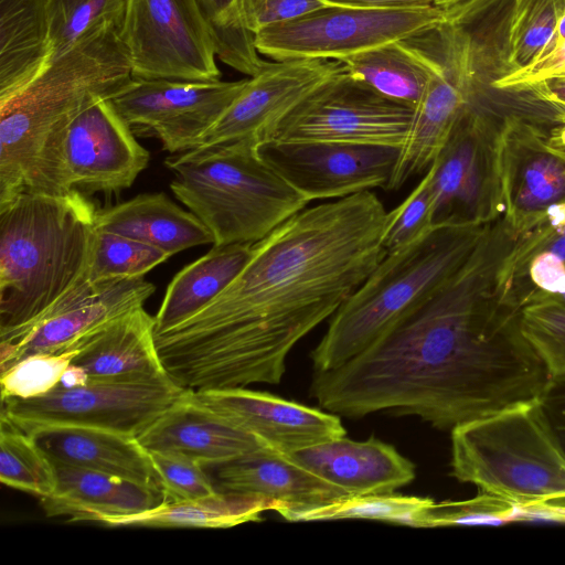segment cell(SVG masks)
<instances>
[{
	"label": "cell",
	"mask_w": 565,
	"mask_h": 565,
	"mask_svg": "<svg viewBox=\"0 0 565 565\" xmlns=\"http://www.w3.org/2000/svg\"><path fill=\"white\" fill-rule=\"evenodd\" d=\"M186 391L171 379H89L84 385L56 386L34 398H3L1 416L25 433L49 426H83L137 437Z\"/></svg>",
	"instance_id": "8fae6325"
},
{
	"label": "cell",
	"mask_w": 565,
	"mask_h": 565,
	"mask_svg": "<svg viewBox=\"0 0 565 565\" xmlns=\"http://www.w3.org/2000/svg\"><path fill=\"white\" fill-rule=\"evenodd\" d=\"M54 466L56 488L40 499L47 516L98 523L104 518L139 513L164 502L159 489L94 470Z\"/></svg>",
	"instance_id": "d4e9b609"
},
{
	"label": "cell",
	"mask_w": 565,
	"mask_h": 565,
	"mask_svg": "<svg viewBox=\"0 0 565 565\" xmlns=\"http://www.w3.org/2000/svg\"><path fill=\"white\" fill-rule=\"evenodd\" d=\"M431 499L393 493L339 497L320 504L281 505L276 512L289 522L372 520L414 526L418 512Z\"/></svg>",
	"instance_id": "1f68e13d"
},
{
	"label": "cell",
	"mask_w": 565,
	"mask_h": 565,
	"mask_svg": "<svg viewBox=\"0 0 565 565\" xmlns=\"http://www.w3.org/2000/svg\"><path fill=\"white\" fill-rule=\"evenodd\" d=\"M127 0H49L52 60L105 31L120 30Z\"/></svg>",
	"instance_id": "d6a6232c"
},
{
	"label": "cell",
	"mask_w": 565,
	"mask_h": 565,
	"mask_svg": "<svg viewBox=\"0 0 565 565\" xmlns=\"http://www.w3.org/2000/svg\"><path fill=\"white\" fill-rule=\"evenodd\" d=\"M489 223L458 270L366 350L316 372L310 394L345 417L376 412L454 427L543 401L553 376L525 339L520 301L498 288L515 238Z\"/></svg>",
	"instance_id": "6da1fadb"
},
{
	"label": "cell",
	"mask_w": 565,
	"mask_h": 565,
	"mask_svg": "<svg viewBox=\"0 0 565 565\" xmlns=\"http://www.w3.org/2000/svg\"><path fill=\"white\" fill-rule=\"evenodd\" d=\"M527 274L542 291L565 292V260L555 253L545 250L536 254L529 264Z\"/></svg>",
	"instance_id": "7bdbcfd3"
},
{
	"label": "cell",
	"mask_w": 565,
	"mask_h": 565,
	"mask_svg": "<svg viewBox=\"0 0 565 565\" xmlns=\"http://www.w3.org/2000/svg\"><path fill=\"white\" fill-rule=\"evenodd\" d=\"M435 6L441 9L450 8L466 0H433Z\"/></svg>",
	"instance_id": "f907efd6"
},
{
	"label": "cell",
	"mask_w": 565,
	"mask_h": 565,
	"mask_svg": "<svg viewBox=\"0 0 565 565\" xmlns=\"http://www.w3.org/2000/svg\"><path fill=\"white\" fill-rule=\"evenodd\" d=\"M330 6L375 8H425L435 6L433 0H322Z\"/></svg>",
	"instance_id": "bcb514c9"
},
{
	"label": "cell",
	"mask_w": 565,
	"mask_h": 565,
	"mask_svg": "<svg viewBox=\"0 0 565 565\" xmlns=\"http://www.w3.org/2000/svg\"><path fill=\"white\" fill-rule=\"evenodd\" d=\"M343 67L334 60L267 62L205 135L200 147L273 138L281 118L312 88ZM199 148V147H198Z\"/></svg>",
	"instance_id": "d6986e66"
},
{
	"label": "cell",
	"mask_w": 565,
	"mask_h": 565,
	"mask_svg": "<svg viewBox=\"0 0 565 565\" xmlns=\"http://www.w3.org/2000/svg\"><path fill=\"white\" fill-rule=\"evenodd\" d=\"M435 225V198L431 186V170L429 169L408 196L387 213L382 236L385 254L414 243Z\"/></svg>",
	"instance_id": "ab89813d"
},
{
	"label": "cell",
	"mask_w": 565,
	"mask_h": 565,
	"mask_svg": "<svg viewBox=\"0 0 565 565\" xmlns=\"http://www.w3.org/2000/svg\"><path fill=\"white\" fill-rule=\"evenodd\" d=\"M252 249L249 243L213 246L181 269L168 285L154 316V333L185 320L223 291L246 265Z\"/></svg>",
	"instance_id": "f1b7e54d"
},
{
	"label": "cell",
	"mask_w": 565,
	"mask_h": 565,
	"mask_svg": "<svg viewBox=\"0 0 565 565\" xmlns=\"http://www.w3.org/2000/svg\"><path fill=\"white\" fill-rule=\"evenodd\" d=\"M501 221L519 238L565 204V152L539 125L505 116L498 129Z\"/></svg>",
	"instance_id": "9a60e30c"
},
{
	"label": "cell",
	"mask_w": 565,
	"mask_h": 565,
	"mask_svg": "<svg viewBox=\"0 0 565 565\" xmlns=\"http://www.w3.org/2000/svg\"><path fill=\"white\" fill-rule=\"evenodd\" d=\"M557 111L555 114V120L558 124L565 125V107L555 108Z\"/></svg>",
	"instance_id": "816d5d0a"
},
{
	"label": "cell",
	"mask_w": 565,
	"mask_h": 565,
	"mask_svg": "<svg viewBox=\"0 0 565 565\" xmlns=\"http://www.w3.org/2000/svg\"><path fill=\"white\" fill-rule=\"evenodd\" d=\"M548 418L559 436L565 441V375L553 377L552 384L543 399Z\"/></svg>",
	"instance_id": "ee69618b"
},
{
	"label": "cell",
	"mask_w": 565,
	"mask_h": 565,
	"mask_svg": "<svg viewBox=\"0 0 565 565\" xmlns=\"http://www.w3.org/2000/svg\"><path fill=\"white\" fill-rule=\"evenodd\" d=\"M246 83L132 77L110 100L131 128L151 131L163 150L180 153L202 145Z\"/></svg>",
	"instance_id": "4fadbf2b"
},
{
	"label": "cell",
	"mask_w": 565,
	"mask_h": 565,
	"mask_svg": "<svg viewBox=\"0 0 565 565\" xmlns=\"http://www.w3.org/2000/svg\"><path fill=\"white\" fill-rule=\"evenodd\" d=\"M524 92L555 108L565 107V78L548 79L536 83Z\"/></svg>",
	"instance_id": "f6af8a7d"
},
{
	"label": "cell",
	"mask_w": 565,
	"mask_h": 565,
	"mask_svg": "<svg viewBox=\"0 0 565 565\" xmlns=\"http://www.w3.org/2000/svg\"><path fill=\"white\" fill-rule=\"evenodd\" d=\"M95 227L139 241L171 256L193 246L213 244L206 226L162 192L139 194L97 210Z\"/></svg>",
	"instance_id": "4316f807"
},
{
	"label": "cell",
	"mask_w": 565,
	"mask_h": 565,
	"mask_svg": "<svg viewBox=\"0 0 565 565\" xmlns=\"http://www.w3.org/2000/svg\"><path fill=\"white\" fill-rule=\"evenodd\" d=\"M415 110V107L382 96L350 75L343 65L281 118L270 140L402 148Z\"/></svg>",
	"instance_id": "30bf717a"
},
{
	"label": "cell",
	"mask_w": 565,
	"mask_h": 565,
	"mask_svg": "<svg viewBox=\"0 0 565 565\" xmlns=\"http://www.w3.org/2000/svg\"><path fill=\"white\" fill-rule=\"evenodd\" d=\"M119 36L132 77L220 79L212 26L199 0H127Z\"/></svg>",
	"instance_id": "7c38bea8"
},
{
	"label": "cell",
	"mask_w": 565,
	"mask_h": 565,
	"mask_svg": "<svg viewBox=\"0 0 565 565\" xmlns=\"http://www.w3.org/2000/svg\"><path fill=\"white\" fill-rule=\"evenodd\" d=\"M76 349L29 355L1 372V399H29L57 386Z\"/></svg>",
	"instance_id": "f35d334b"
},
{
	"label": "cell",
	"mask_w": 565,
	"mask_h": 565,
	"mask_svg": "<svg viewBox=\"0 0 565 565\" xmlns=\"http://www.w3.org/2000/svg\"><path fill=\"white\" fill-rule=\"evenodd\" d=\"M207 408L287 455L347 434L338 415L246 387L193 391Z\"/></svg>",
	"instance_id": "ffe728a7"
},
{
	"label": "cell",
	"mask_w": 565,
	"mask_h": 565,
	"mask_svg": "<svg viewBox=\"0 0 565 565\" xmlns=\"http://www.w3.org/2000/svg\"><path fill=\"white\" fill-rule=\"evenodd\" d=\"M520 509L498 495L482 491L462 501L431 500L416 518L415 527L449 525H499L519 518Z\"/></svg>",
	"instance_id": "74e56055"
},
{
	"label": "cell",
	"mask_w": 565,
	"mask_h": 565,
	"mask_svg": "<svg viewBox=\"0 0 565 565\" xmlns=\"http://www.w3.org/2000/svg\"><path fill=\"white\" fill-rule=\"evenodd\" d=\"M387 213L366 190L305 207L254 243L223 291L154 333L170 379L192 391L280 383L292 348L386 255Z\"/></svg>",
	"instance_id": "7a4b0ae2"
},
{
	"label": "cell",
	"mask_w": 565,
	"mask_h": 565,
	"mask_svg": "<svg viewBox=\"0 0 565 565\" xmlns=\"http://www.w3.org/2000/svg\"><path fill=\"white\" fill-rule=\"evenodd\" d=\"M451 473L521 510L565 507V446L543 401L451 430Z\"/></svg>",
	"instance_id": "52a82bcc"
},
{
	"label": "cell",
	"mask_w": 565,
	"mask_h": 565,
	"mask_svg": "<svg viewBox=\"0 0 565 565\" xmlns=\"http://www.w3.org/2000/svg\"><path fill=\"white\" fill-rule=\"evenodd\" d=\"M555 40H565V6L562 10L561 17L556 25L555 36L552 41Z\"/></svg>",
	"instance_id": "681fc988"
},
{
	"label": "cell",
	"mask_w": 565,
	"mask_h": 565,
	"mask_svg": "<svg viewBox=\"0 0 565 565\" xmlns=\"http://www.w3.org/2000/svg\"><path fill=\"white\" fill-rule=\"evenodd\" d=\"M564 6L565 0H512L505 73L527 65L552 42Z\"/></svg>",
	"instance_id": "d590c367"
},
{
	"label": "cell",
	"mask_w": 565,
	"mask_h": 565,
	"mask_svg": "<svg viewBox=\"0 0 565 565\" xmlns=\"http://www.w3.org/2000/svg\"><path fill=\"white\" fill-rule=\"evenodd\" d=\"M565 78V40L552 41L527 65L498 76L491 85L497 89L524 92L548 79Z\"/></svg>",
	"instance_id": "b9f144b4"
},
{
	"label": "cell",
	"mask_w": 565,
	"mask_h": 565,
	"mask_svg": "<svg viewBox=\"0 0 565 565\" xmlns=\"http://www.w3.org/2000/svg\"><path fill=\"white\" fill-rule=\"evenodd\" d=\"M341 62L350 75L382 96L415 108L430 79L428 65L404 39Z\"/></svg>",
	"instance_id": "4dcf8cb0"
},
{
	"label": "cell",
	"mask_w": 565,
	"mask_h": 565,
	"mask_svg": "<svg viewBox=\"0 0 565 565\" xmlns=\"http://www.w3.org/2000/svg\"><path fill=\"white\" fill-rule=\"evenodd\" d=\"M213 481L217 491L255 494L284 505H315L350 495L290 460L265 448L216 466Z\"/></svg>",
	"instance_id": "484cf974"
},
{
	"label": "cell",
	"mask_w": 565,
	"mask_h": 565,
	"mask_svg": "<svg viewBox=\"0 0 565 565\" xmlns=\"http://www.w3.org/2000/svg\"><path fill=\"white\" fill-rule=\"evenodd\" d=\"M445 19V10L436 6H330L262 30L255 35V46L260 55L274 61H342L408 38Z\"/></svg>",
	"instance_id": "9c48e42d"
},
{
	"label": "cell",
	"mask_w": 565,
	"mask_h": 565,
	"mask_svg": "<svg viewBox=\"0 0 565 565\" xmlns=\"http://www.w3.org/2000/svg\"><path fill=\"white\" fill-rule=\"evenodd\" d=\"M52 61L49 0H0V103Z\"/></svg>",
	"instance_id": "83f0119b"
},
{
	"label": "cell",
	"mask_w": 565,
	"mask_h": 565,
	"mask_svg": "<svg viewBox=\"0 0 565 565\" xmlns=\"http://www.w3.org/2000/svg\"><path fill=\"white\" fill-rule=\"evenodd\" d=\"M170 256L139 241L95 227L87 278L93 282L141 278Z\"/></svg>",
	"instance_id": "8d00e7d4"
},
{
	"label": "cell",
	"mask_w": 565,
	"mask_h": 565,
	"mask_svg": "<svg viewBox=\"0 0 565 565\" xmlns=\"http://www.w3.org/2000/svg\"><path fill=\"white\" fill-rule=\"evenodd\" d=\"M282 502L270 498L217 491L193 500L163 502L152 509L121 516L104 518L107 526L206 527L226 529L258 522L266 511H276Z\"/></svg>",
	"instance_id": "f546056e"
},
{
	"label": "cell",
	"mask_w": 565,
	"mask_h": 565,
	"mask_svg": "<svg viewBox=\"0 0 565 565\" xmlns=\"http://www.w3.org/2000/svg\"><path fill=\"white\" fill-rule=\"evenodd\" d=\"M404 41L425 61L430 79L386 190L425 174L449 140L479 85V67L469 34L444 20Z\"/></svg>",
	"instance_id": "ba28073f"
},
{
	"label": "cell",
	"mask_w": 565,
	"mask_h": 565,
	"mask_svg": "<svg viewBox=\"0 0 565 565\" xmlns=\"http://www.w3.org/2000/svg\"><path fill=\"white\" fill-rule=\"evenodd\" d=\"M498 129L482 106L466 109L430 166L435 224L483 225L501 216Z\"/></svg>",
	"instance_id": "5bb4252c"
},
{
	"label": "cell",
	"mask_w": 565,
	"mask_h": 565,
	"mask_svg": "<svg viewBox=\"0 0 565 565\" xmlns=\"http://www.w3.org/2000/svg\"><path fill=\"white\" fill-rule=\"evenodd\" d=\"M28 434L54 465L94 470L162 490L150 454L136 436L83 426H49Z\"/></svg>",
	"instance_id": "cb8c5ba5"
},
{
	"label": "cell",
	"mask_w": 565,
	"mask_h": 565,
	"mask_svg": "<svg viewBox=\"0 0 565 565\" xmlns=\"http://www.w3.org/2000/svg\"><path fill=\"white\" fill-rule=\"evenodd\" d=\"M141 278L93 282L87 277L30 323L0 333V370L39 353L72 350L81 340L137 307L154 292Z\"/></svg>",
	"instance_id": "2e32d148"
},
{
	"label": "cell",
	"mask_w": 565,
	"mask_h": 565,
	"mask_svg": "<svg viewBox=\"0 0 565 565\" xmlns=\"http://www.w3.org/2000/svg\"><path fill=\"white\" fill-rule=\"evenodd\" d=\"M137 439L149 452L179 455L204 467L268 448L203 405L192 390L171 404Z\"/></svg>",
	"instance_id": "44dd1931"
},
{
	"label": "cell",
	"mask_w": 565,
	"mask_h": 565,
	"mask_svg": "<svg viewBox=\"0 0 565 565\" xmlns=\"http://www.w3.org/2000/svg\"><path fill=\"white\" fill-rule=\"evenodd\" d=\"M131 78L119 30H109L53 58L0 103V205L22 192L73 191L64 161L70 125L95 98L113 97Z\"/></svg>",
	"instance_id": "3957f363"
},
{
	"label": "cell",
	"mask_w": 565,
	"mask_h": 565,
	"mask_svg": "<svg viewBox=\"0 0 565 565\" xmlns=\"http://www.w3.org/2000/svg\"><path fill=\"white\" fill-rule=\"evenodd\" d=\"M0 480L3 484L38 495H51L56 488V470L34 438L1 416Z\"/></svg>",
	"instance_id": "836d02e7"
},
{
	"label": "cell",
	"mask_w": 565,
	"mask_h": 565,
	"mask_svg": "<svg viewBox=\"0 0 565 565\" xmlns=\"http://www.w3.org/2000/svg\"><path fill=\"white\" fill-rule=\"evenodd\" d=\"M232 0H199L206 18L209 19L212 31L217 18L224 11V9L230 4Z\"/></svg>",
	"instance_id": "c3c4849f"
},
{
	"label": "cell",
	"mask_w": 565,
	"mask_h": 565,
	"mask_svg": "<svg viewBox=\"0 0 565 565\" xmlns=\"http://www.w3.org/2000/svg\"><path fill=\"white\" fill-rule=\"evenodd\" d=\"M522 332L553 377L565 375V292L534 289L520 301Z\"/></svg>",
	"instance_id": "e575fe53"
},
{
	"label": "cell",
	"mask_w": 565,
	"mask_h": 565,
	"mask_svg": "<svg viewBox=\"0 0 565 565\" xmlns=\"http://www.w3.org/2000/svg\"><path fill=\"white\" fill-rule=\"evenodd\" d=\"M149 454L160 478L164 502L193 500L217 492L201 463L179 455Z\"/></svg>",
	"instance_id": "60d3db41"
},
{
	"label": "cell",
	"mask_w": 565,
	"mask_h": 565,
	"mask_svg": "<svg viewBox=\"0 0 565 565\" xmlns=\"http://www.w3.org/2000/svg\"><path fill=\"white\" fill-rule=\"evenodd\" d=\"M156 320L143 306L108 321L73 349L72 364L88 379L134 382L168 380L154 339ZM72 349V350H73Z\"/></svg>",
	"instance_id": "603a6c76"
},
{
	"label": "cell",
	"mask_w": 565,
	"mask_h": 565,
	"mask_svg": "<svg viewBox=\"0 0 565 565\" xmlns=\"http://www.w3.org/2000/svg\"><path fill=\"white\" fill-rule=\"evenodd\" d=\"M88 376L83 369L71 363L67 370L64 372L57 386L64 388H71L79 385H84L88 382Z\"/></svg>",
	"instance_id": "7dc6e473"
},
{
	"label": "cell",
	"mask_w": 565,
	"mask_h": 565,
	"mask_svg": "<svg viewBox=\"0 0 565 565\" xmlns=\"http://www.w3.org/2000/svg\"><path fill=\"white\" fill-rule=\"evenodd\" d=\"M97 209L81 191L0 205V333L38 318L87 277Z\"/></svg>",
	"instance_id": "277c9868"
},
{
	"label": "cell",
	"mask_w": 565,
	"mask_h": 565,
	"mask_svg": "<svg viewBox=\"0 0 565 565\" xmlns=\"http://www.w3.org/2000/svg\"><path fill=\"white\" fill-rule=\"evenodd\" d=\"M166 164L171 191L206 226L213 246L254 244L310 203L253 140L199 147Z\"/></svg>",
	"instance_id": "8992f818"
},
{
	"label": "cell",
	"mask_w": 565,
	"mask_h": 565,
	"mask_svg": "<svg viewBox=\"0 0 565 565\" xmlns=\"http://www.w3.org/2000/svg\"><path fill=\"white\" fill-rule=\"evenodd\" d=\"M348 494L393 493L415 478L414 463L379 439L339 437L286 455Z\"/></svg>",
	"instance_id": "7402d4cb"
},
{
	"label": "cell",
	"mask_w": 565,
	"mask_h": 565,
	"mask_svg": "<svg viewBox=\"0 0 565 565\" xmlns=\"http://www.w3.org/2000/svg\"><path fill=\"white\" fill-rule=\"evenodd\" d=\"M401 148L268 140L259 152L309 202L387 189Z\"/></svg>",
	"instance_id": "e0dca14e"
},
{
	"label": "cell",
	"mask_w": 565,
	"mask_h": 565,
	"mask_svg": "<svg viewBox=\"0 0 565 565\" xmlns=\"http://www.w3.org/2000/svg\"><path fill=\"white\" fill-rule=\"evenodd\" d=\"M149 160V151L108 97L95 98L68 127L64 161L72 190L108 193L128 189Z\"/></svg>",
	"instance_id": "ac0fdd59"
},
{
	"label": "cell",
	"mask_w": 565,
	"mask_h": 565,
	"mask_svg": "<svg viewBox=\"0 0 565 565\" xmlns=\"http://www.w3.org/2000/svg\"><path fill=\"white\" fill-rule=\"evenodd\" d=\"M488 224H436L386 254L331 317L310 354L315 371L344 364L425 303L465 263Z\"/></svg>",
	"instance_id": "5b68a950"
}]
</instances>
